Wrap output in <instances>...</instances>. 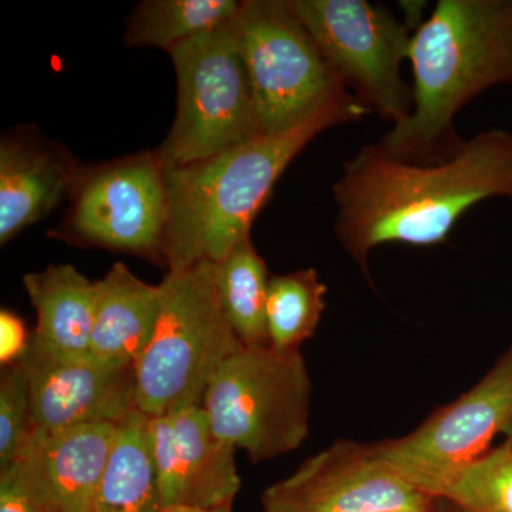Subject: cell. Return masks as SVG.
<instances>
[{"instance_id": "6da1fadb", "label": "cell", "mask_w": 512, "mask_h": 512, "mask_svg": "<svg viewBox=\"0 0 512 512\" xmlns=\"http://www.w3.org/2000/svg\"><path fill=\"white\" fill-rule=\"evenodd\" d=\"M333 195L336 237L367 274V258L379 245L443 244L478 202L512 198V133L483 131L436 165L365 146L343 165Z\"/></svg>"}, {"instance_id": "7a4b0ae2", "label": "cell", "mask_w": 512, "mask_h": 512, "mask_svg": "<svg viewBox=\"0 0 512 512\" xmlns=\"http://www.w3.org/2000/svg\"><path fill=\"white\" fill-rule=\"evenodd\" d=\"M369 111L362 101L350 100L285 133L259 134L197 163L165 167L167 272L220 262L242 239L251 237L256 215L303 148L322 131Z\"/></svg>"}, {"instance_id": "3957f363", "label": "cell", "mask_w": 512, "mask_h": 512, "mask_svg": "<svg viewBox=\"0 0 512 512\" xmlns=\"http://www.w3.org/2000/svg\"><path fill=\"white\" fill-rule=\"evenodd\" d=\"M413 110L380 146L403 160L429 158L453 136L468 101L512 83V0H440L414 29Z\"/></svg>"}, {"instance_id": "277c9868", "label": "cell", "mask_w": 512, "mask_h": 512, "mask_svg": "<svg viewBox=\"0 0 512 512\" xmlns=\"http://www.w3.org/2000/svg\"><path fill=\"white\" fill-rule=\"evenodd\" d=\"M153 335L136 363V406L150 417L202 406L211 380L244 345L215 288V262L165 274Z\"/></svg>"}, {"instance_id": "5b68a950", "label": "cell", "mask_w": 512, "mask_h": 512, "mask_svg": "<svg viewBox=\"0 0 512 512\" xmlns=\"http://www.w3.org/2000/svg\"><path fill=\"white\" fill-rule=\"evenodd\" d=\"M237 29L247 64L259 133L301 126L355 100L295 15L289 0L241 2Z\"/></svg>"}, {"instance_id": "8992f818", "label": "cell", "mask_w": 512, "mask_h": 512, "mask_svg": "<svg viewBox=\"0 0 512 512\" xmlns=\"http://www.w3.org/2000/svg\"><path fill=\"white\" fill-rule=\"evenodd\" d=\"M234 20L168 52L178 94L173 127L156 150L165 167L197 163L261 134Z\"/></svg>"}, {"instance_id": "52a82bcc", "label": "cell", "mask_w": 512, "mask_h": 512, "mask_svg": "<svg viewBox=\"0 0 512 512\" xmlns=\"http://www.w3.org/2000/svg\"><path fill=\"white\" fill-rule=\"evenodd\" d=\"M309 400L311 380L301 352L244 346L211 380L202 407L222 441L261 463L305 441Z\"/></svg>"}, {"instance_id": "ba28073f", "label": "cell", "mask_w": 512, "mask_h": 512, "mask_svg": "<svg viewBox=\"0 0 512 512\" xmlns=\"http://www.w3.org/2000/svg\"><path fill=\"white\" fill-rule=\"evenodd\" d=\"M67 200L66 215L50 237L163 265L168 195L157 151L82 167Z\"/></svg>"}, {"instance_id": "9c48e42d", "label": "cell", "mask_w": 512, "mask_h": 512, "mask_svg": "<svg viewBox=\"0 0 512 512\" xmlns=\"http://www.w3.org/2000/svg\"><path fill=\"white\" fill-rule=\"evenodd\" d=\"M320 52L357 100L394 124L413 110L402 79L413 32L386 8L366 0H289Z\"/></svg>"}, {"instance_id": "30bf717a", "label": "cell", "mask_w": 512, "mask_h": 512, "mask_svg": "<svg viewBox=\"0 0 512 512\" xmlns=\"http://www.w3.org/2000/svg\"><path fill=\"white\" fill-rule=\"evenodd\" d=\"M512 423V345L488 375L412 433L373 444L377 456L421 493L436 498L460 468L490 450Z\"/></svg>"}, {"instance_id": "8fae6325", "label": "cell", "mask_w": 512, "mask_h": 512, "mask_svg": "<svg viewBox=\"0 0 512 512\" xmlns=\"http://www.w3.org/2000/svg\"><path fill=\"white\" fill-rule=\"evenodd\" d=\"M430 500L384 463L373 444L340 440L266 488L262 507L265 512H389Z\"/></svg>"}, {"instance_id": "7c38bea8", "label": "cell", "mask_w": 512, "mask_h": 512, "mask_svg": "<svg viewBox=\"0 0 512 512\" xmlns=\"http://www.w3.org/2000/svg\"><path fill=\"white\" fill-rule=\"evenodd\" d=\"M28 382L32 430L119 423L136 406V367L64 357L32 338L19 360Z\"/></svg>"}, {"instance_id": "4fadbf2b", "label": "cell", "mask_w": 512, "mask_h": 512, "mask_svg": "<svg viewBox=\"0 0 512 512\" xmlns=\"http://www.w3.org/2000/svg\"><path fill=\"white\" fill-rule=\"evenodd\" d=\"M150 436L163 508L234 504L241 488L237 448L212 431L204 407L188 406L150 417Z\"/></svg>"}, {"instance_id": "5bb4252c", "label": "cell", "mask_w": 512, "mask_h": 512, "mask_svg": "<svg viewBox=\"0 0 512 512\" xmlns=\"http://www.w3.org/2000/svg\"><path fill=\"white\" fill-rule=\"evenodd\" d=\"M82 165L32 126L0 141V244L6 245L69 198Z\"/></svg>"}, {"instance_id": "9a60e30c", "label": "cell", "mask_w": 512, "mask_h": 512, "mask_svg": "<svg viewBox=\"0 0 512 512\" xmlns=\"http://www.w3.org/2000/svg\"><path fill=\"white\" fill-rule=\"evenodd\" d=\"M117 423L32 430L19 460L57 512H93Z\"/></svg>"}, {"instance_id": "2e32d148", "label": "cell", "mask_w": 512, "mask_h": 512, "mask_svg": "<svg viewBox=\"0 0 512 512\" xmlns=\"http://www.w3.org/2000/svg\"><path fill=\"white\" fill-rule=\"evenodd\" d=\"M160 285L141 281L123 262L96 281L90 356L109 365L134 366L153 335Z\"/></svg>"}, {"instance_id": "e0dca14e", "label": "cell", "mask_w": 512, "mask_h": 512, "mask_svg": "<svg viewBox=\"0 0 512 512\" xmlns=\"http://www.w3.org/2000/svg\"><path fill=\"white\" fill-rule=\"evenodd\" d=\"M23 285L36 311L37 345L59 356L92 357L96 281L60 264L23 276Z\"/></svg>"}, {"instance_id": "ac0fdd59", "label": "cell", "mask_w": 512, "mask_h": 512, "mask_svg": "<svg viewBox=\"0 0 512 512\" xmlns=\"http://www.w3.org/2000/svg\"><path fill=\"white\" fill-rule=\"evenodd\" d=\"M150 416L134 410L117 423L116 439L93 512H161Z\"/></svg>"}, {"instance_id": "d6986e66", "label": "cell", "mask_w": 512, "mask_h": 512, "mask_svg": "<svg viewBox=\"0 0 512 512\" xmlns=\"http://www.w3.org/2000/svg\"><path fill=\"white\" fill-rule=\"evenodd\" d=\"M271 276L251 237L242 239L215 264V288L222 311L247 348L269 346L266 301Z\"/></svg>"}, {"instance_id": "ffe728a7", "label": "cell", "mask_w": 512, "mask_h": 512, "mask_svg": "<svg viewBox=\"0 0 512 512\" xmlns=\"http://www.w3.org/2000/svg\"><path fill=\"white\" fill-rule=\"evenodd\" d=\"M239 9L237 0H144L127 19L124 43L170 52L185 40L227 25Z\"/></svg>"}, {"instance_id": "44dd1931", "label": "cell", "mask_w": 512, "mask_h": 512, "mask_svg": "<svg viewBox=\"0 0 512 512\" xmlns=\"http://www.w3.org/2000/svg\"><path fill=\"white\" fill-rule=\"evenodd\" d=\"M326 285L315 269L271 276L266 301L269 346L282 352H301L325 311Z\"/></svg>"}, {"instance_id": "7402d4cb", "label": "cell", "mask_w": 512, "mask_h": 512, "mask_svg": "<svg viewBox=\"0 0 512 512\" xmlns=\"http://www.w3.org/2000/svg\"><path fill=\"white\" fill-rule=\"evenodd\" d=\"M436 498L461 512H512V441L460 468Z\"/></svg>"}, {"instance_id": "603a6c76", "label": "cell", "mask_w": 512, "mask_h": 512, "mask_svg": "<svg viewBox=\"0 0 512 512\" xmlns=\"http://www.w3.org/2000/svg\"><path fill=\"white\" fill-rule=\"evenodd\" d=\"M32 433V404L20 363L3 367L0 377V470L9 467Z\"/></svg>"}, {"instance_id": "cb8c5ba5", "label": "cell", "mask_w": 512, "mask_h": 512, "mask_svg": "<svg viewBox=\"0 0 512 512\" xmlns=\"http://www.w3.org/2000/svg\"><path fill=\"white\" fill-rule=\"evenodd\" d=\"M55 511L22 460L0 470V512Z\"/></svg>"}, {"instance_id": "d4e9b609", "label": "cell", "mask_w": 512, "mask_h": 512, "mask_svg": "<svg viewBox=\"0 0 512 512\" xmlns=\"http://www.w3.org/2000/svg\"><path fill=\"white\" fill-rule=\"evenodd\" d=\"M32 335L25 322L9 309L0 311V363L8 367L18 363L28 352Z\"/></svg>"}, {"instance_id": "484cf974", "label": "cell", "mask_w": 512, "mask_h": 512, "mask_svg": "<svg viewBox=\"0 0 512 512\" xmlns=\"http://www.w3.org/2000/svg\"><path fill=\"white\" fill-rule=\"evenodd\" d=\"M232 505H221L215 508L195 507V505L175 504L167 505L161 512H232Z\"/></svg>"}, {"instance_id": "4316f807", "label": "cell", "mask_w": 512, "mask_h": 512, "mask_svg": "<svg viewBox=\"0 0 512 512\" xmlns=\"http://www.w3.org/2000/svg\"><path fill=\"white\" fill-rule=\"evenodd\" d=\"M389 512H440L439 498H433V500H430L429 503L419 505V507L404 508V510Z\"/></svg>"}, {"instance_id": "83f0119b", "label": "cell", "mask_w": 512, "mask_h": 512, "mask_svg": "<svg viewBox=\"0 0 512 512\" xmlns=\"http://www.w3.org/2000/svg\"><path fill=\"white\" fill-rule=\"evenodd\" d=\"M439 503H440V512H461L460 510H457V508L454 507V505L447 503V501L440 500V498H439Z\"/></svg>"}, {"instance_id": "f1b7e54d", "label": "cell", "mask_w": 512, "mask_h": 512, "mask_svg": "<svg viewBox=\"0 0 512 512\" xmlns=\"http://www.w3.org/2000/svg\"><path fill=\"white\" fill-rule=\"evenodd\" d=\"M505 436H507V440H510L512 441V423L510 424V426H508V429L505 430Z\"/></svg>"}, {"instance_id": "f546056e", "label": "cell", "mask_w": 512, "mask_h": 512, "mask_svg": "<svg viewBox=\"0 0 512 512\" xmlns=\"http://www.w3.org/2000/svg\"><path fill=\"white\" fill-rule=\"evenodd\" d=\"M52 512H57V511H52Z\"/></svg>"}]
</instances>
